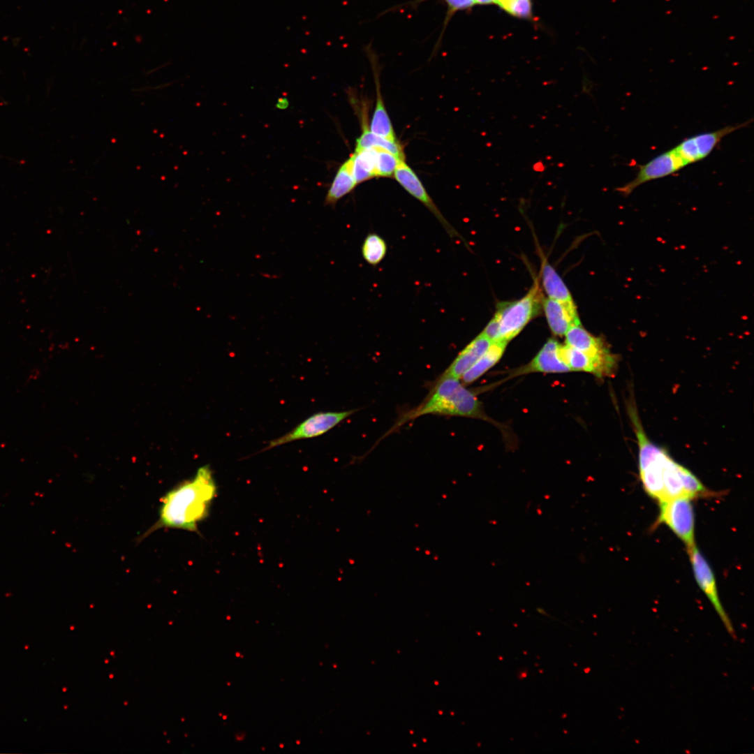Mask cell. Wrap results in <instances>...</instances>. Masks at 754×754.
<instances>
[{
	"label": "cell",
	"instance_id": "7c38bea8",
	"mask_svg": "<svg viewBox=\"0 0 754 754\" xmlns=\"http://www.w3.org/2000/svg\"><path fill=\"white\" fill-rule=\"evenodd\" d=\"M542 308L548 325L555 335H565L570 327L581 323L575 302H561L547 297L542 301Z\"/></svg>",
	"mask_w": 754,
	"mask_h": 754
},
{
	"label": "cell",
	"instance_id": "e0dca14e",
	"mask_svg": "<svg viewBox=\"0 0 754 754\" xmlns=\"http://www.w3.org/2000/svg\"><path fill=\"white\" fill-rule=\"evenodd\" d=\"M353 174L351 155L337 170L324 199V205L334 207L337 202L350 193L357 186Z\"/></svg>",
	"mask_w": 754,
	"mask_h": 754
},
{
	"label": "cell",
	"instance_id": "5bb4252c",
	"mask_svg": "<svg viewBox=\"0 0 754 754\" xmlns=\"http://www.w3.org/2000/svg\"><path fill=\"white\" fill-rule=\"evenodd\" d=\"M560 346L555 339H549L535 357L527 365L519 369L517 374L532 372L566 373L570 371V368L560 357Z\"/></svg>",
	"mask_w": 754,
	"mask_h": 754
},
{
	"label": "cell",
	"instance_id": "30bf717a",
	"mask_svg": "<svg viewBox=\"0 0 754 754\" xmlns=\"http://www.w3.org/2000/svg\"><path fill=\"white\" fill-rule=\"evenodd\" d=\"M393 177L398 184L411 195L420 201L443 226L451 237H460L458 232L447 221L442 212L429 195L424 184L415 172L408 165L406 160H402L398 165Z\"/></svg>",
	"mask_w": 754,
	"mask_h": 754
},
{
	"label": "cell",
	"instance_id": "ffe728a7",
	"mask_svg": "<svg viewBox=\"0 0 754 754\" xmlns=\"http://www.w3.org/2000/svg\"><path fill=\"white\" fill-rule=\"evenodd\" d=\"M351 156L353 174L357 184L376 177L375 148L355 149Z\"/></svg>",
	"mask_w": 754,
	"mask_h": 754
},
{
	"label": "cell",
	"instance_id": "5b68a950",
	"mask_svg": "<svg viewBox=\"0 0 754 754\" xmlns=\"http://www.w3.org/2000/svg\"><path fill=\"white\" fill-rule=\"evenodd\" d=\"M693 498L681 496L659 503L658 523H663L686 545L695 543V514Z\"/></svg>",
	"mask_w": 754,
	"mask_h": 754
},
{
	"label": "cell",
	"instance_id": "6da1fadb",
	"mask_svg": "<svg viewBox=\"0 0 754 754\" xmlns=\"http://www.w3.org/2000/svg\"><path fill=\"white\" fill-rule=\"evenodd\" d=\"M628 413L637 441L640 478L648 495L658 503L681 496L695 498L700 495L705 489L704 485L648 438L632 401L628 402Z\"/></svg>",
	"mask_w": 754,
	"mask_h": 754
},
{
	"label": "cell",
	"instance_id": "8992f818",
	"mask_svg": "<svg viewBox=\"0 0 754 754\" xmlns=\"http://www.w3.org/2000/svg\"><path fill=\"white\" fill-rule=\"evenodd\" d=\"M357 410L316 413L301 422L286 434L270 441L262 450H267L295 441L313 438L325 434L343 422Z\"/></svg>",
	"mask_w": 754,
	"mask_h": 754
},
{
	"label": "cell",
	"instance_id": "8fae6325",
	"mask_svg": "<svg viewBox=\"0 0 754 754\" xmlns=\"http://www.w3.org/2000/svg\"><path fill=\"white\" fill-rule=\"evenodd\" d=\"M559 355L571 371L588 372L598 378L614 374L617 366L618 357L614 354L606 357H594L568 345L560 346Z\"/></svg>",
	"mask_w": 754,
	"mask_h": 754
},
{
	"label": "cell",
	"instance_id": "d6986e66",
	"mask_svg": "<svg viewBox=\"0 0 754 754\" xmlns=\"http://www.w3.org/2000/svg\"><path fill=\"white\" fill-rule=\"evenodd\" d=\"M541 276L543 288L549 298L561 302H574L572 295L562 279L546 261L542 263Z\"/></svg>",
	"mask_w": 754,
	"mask_h": 754
},
{
	"label": "cell",
	"instance_id": "44dd1931",
	"mask_svg": "<svg viewBox=\"0 0 754 754\" xmlns=\"http://www.w3.org/2000/svg\"><path fill=\"white\" fill-rule=\"evenodd\" d=\"M381 148L390 151L400 158L405 159L403 145L399 140L392 141L373 133L367 124H363L360 135L357 138L355 149Z\"/></svg>",
	"mask_w": 754,
	"mask_h": 754
},
{
	"label": "cell",
	"instance_id": "3957f363",
	"mask_svg": "<svg viewBox=\"0 0 754 754\" xmlns=\"http://www.w3.org/2000/svg\"><path fill=\"white\" fill-rule=\"evenodd\" d=\"M434 414L485 419L480 401L459 379L440 376L424 399L416 407L401 413L386 436L420 416Z\"/></svg>",
	"mask_w": 754,
	"mask_h": 754
},
{
	"label": "cell",
	"instance_id": "2e32d148",
	"mask_svg": "<svg viewBox=\"0 0 754 754\" xmlns=\"http://www.w3.org/2000/svg\"><path fill=\"white\" fill-rule=\"evenodd\" d=\"M374 73L376 85V103L369 130L374 134L390 140H398L383 98L378 73L373 60L371 61Z\"/></svg>",
	"mask_w": 754,
	"mask_h": 754
},
{
	"label": "cell",
	"instance_id": "9a60e30c",
	"mask_svg": "<svg viewBox=\"0 0 754 754\" xmlns=\"http://www.w3.org/2000/svg\"><path fill=\"white\" fill-rule=\"evenodd\" d=\"M566 345L594 357H606L614 355L606 342L600 337L592 335L581 325H574L565 334Z\"/></svg>",
	"mask_w": 754,
	"mask_h": 754
},
{
	"label": "cell",
	"instance_id": "52a82bcc",
	"mask_svg": "<svg viewBox=\"0 0 754 754\" xmlns=\"http://www.w3.org/2000/svg\"><path fill=\"white\" fill-rule=\"evenodd\" d=\"M688 165L674 148L665 151L639 168L636 177L616 189L627 197L640 186L652 180L670 175Z\"/></svg>",
	"mask_w": 754,
	"mask_h": 754
},
{
	"label": "cell",
	"instance_id": "277c9868",
	"mask_svg": "<svg viewBox=\"0 0 754 754\" xmlns=\"http://www.w3.org/2000/svg\"><path fill=\"white\" fill-rule=\"evenodd\" d=\"M542 301L539 281L536 279L523 297L516 301L501 303L495 313L499 322L497 340L508 342L515 337L540 312Z\"/></svg>",
	"mask_w": 754,
	"mask_h": 754
},
{
	"label": "cell",
	"instance_id": "4316f807",
	"mask_svg": "<svg viewBox=\"0 0 754 754\" xmlns=\"http://www.w3.org/2000/svg\"><path fill=\"white\" fill-rule=\"evenodd\" d=\"M503 0H474V2H475V5L476 4L486 5V4H490L491 3L498 4V3H500Z\"/></svg>",
	"mask_w": 754,
	"mask_h": 754
},
{
	"label": "cell",
	"instance_id": "4fadbf2b",
	"mask_svg": "<svg viewBox=\"0 0 754 754\" xmlns=\"http://www.w3.org/2000/svg\"><path fill=\"white\" fill-rule=\"evenodd\" d=\"M491 343L480 333L457 355L441 376L461 378L487 351Z\"/></svg>",
	"mask_w": 754,
	"mask_h": 754
},
{
	"label": "cell",
	"instance_id": "603a6c76",
	"mask_svg": "<svg viewBox=\"0 0 754 754\" xmlns=\"http://www.w3.org/2000/svg\"><path fill=\"white\" fill-rule=\"evenodd\" d=\"M376 149V177H391L402 159L381 148Z\"/></svg>",
	"mask_w": 754,
	"mask_h": 754
},
{
	"label": "cell",
	"instance_id": "ac0fdd59",
	"mask_svg": "<svg viewBox=\"0 0 754 754\" xmlns=\"http://www.w3.org/2000/svg\"><path fill=\"white\" fill-rule=\"evenodd\" d=\"M508 343L500 340L491 341L483 355L462 376L464 385L474 382L497 363L502 357Z\"/></svg>",
	"mask_w": 754,
	"mask_h": 754
},
{
	"label": "cell",
	"instance_id": "7a4b0ae2",
	"mask_svg": "<svg viewBox=\"0 0 754 754\" xmlns=\"http://www.w3.org/2000/svg\"><path fill=\"white\" fill-rule=\"evenodd\" d=\"M216 493L209 465L200 467L192 478L182 481L163 496L158 520L142 537L159 528L198 533V524L208 517Z\"/></svg>",
	"mask_w": 754,
	"mask_h": 754
},
{
	"label": "cell",
	"instance_id": "ba28073f",
	"mask_svg": "<svg viewBox=\"0 0 754 754\" xmlns=\"http://www.w3.org/2000/svg\"><path fill=\"white\" fill-rule=\"evenodd\" d=\"M687 549L696 582L714 607L727 632L734 637L732 625L719 600L715 575L710 565L696 545Z\"/></svg>",
	"mask_w": 754,
	"mask_h": 754
},
{
	"label": "cell",
	"instance_id": "cb8c5ba5",
	"mask_svg": "<svg viewBox=\"0 0 754 754\" xmlns=\"http://www.w3.org/2000/svg\"><path fill=\"white\" fill-rule=\"evenodd\" d=\"M428 0H415L412 1L413 4H417L420 2H423ZM447 7L445 17L443 21V25L441 36L436 43V46L439 45L441 38L444 34L445 30L452 17L458 11L468 10L472 8L475 4L474 0H440Z\"/></svg>",
	"mask_w": 754,
	"mask_h": 754
},
{
	"label": "cell",
	"instance_id": "484cf974",
	"mask_svg": "<svg viewBox=\"0 0 754 754\" xmlns=\"http://www.w3.org/2000/svg\"><path fill=\"white\" fill-rule=\"evenodd\" d=\"M499 333V322L498 317L494 315L492 319L487 323L483 331L481 332L490 341H496L498 337Z\"/></svg>",
	"mask_w": 754,
	"mask_h": 754
},
{
	"label": "cell",
	"instance_id": "d4e9b609",
	"mask_svg": "<svg viewBox=\"0 0 754 754\" xmlns=\"http://www.w3.org/2000/svg\"><path fill=\"white\" fill-rule=\"evenodd\" d=\"M498 5L515 17L527 18L531 16V0H503Z\"/></svg>",
	"mask_w": 754,
	"mask_h": 754
},
{
	"label": "cell",
	"instance_id": "9c48e42d",
	"mask_svg": "<svg viewBox=\"0 0 754 754\" xmlns=\"http://www.w3.org/2000/svg\"><path fill=\"white\" fill-rule=\"evenodd\" d=\"M752 121L691 136L682 140L674 149L687 165L700 161L708 156L725 136L748 126Z\"/></svg>",
	"mask_w": 754,
	"mask_h": 754
},
{
	"label": "cell",
	"instance_id": "7402d4cb",
	"mask_svg": "<svg viewBox=\"0 0 754 754\" xmlns=\"http://www.w3.org/2000/svg\"><path fill=\"white\" fill-rule=\"evenodd\" d=\"M362 255L364 260L372 266L378 265L387 253L385 239L376 233H369L362 243Z\"/></svg>",
	"mask_w": 754,
	"mask_h": 754
}]
</instances>
